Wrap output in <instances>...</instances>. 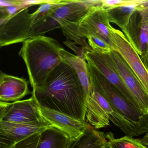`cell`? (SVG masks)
I'll list each match as a JSON object with an SVG mask.
<instances>
[{
  "label": "cell",
  "mask_w": 148,
  "mask_h": 148,
  "mask_svg": "<svg viewBox=\"0 0 148 148\" xmlns=\"http://www.w3.org/2000/svg\"><path fill=\"white\" fill-rule=\"evenodd\" d=\"M102 6L105 8H112L123 6L140 5L146 0H101Z\"/></svg>",
  "instance_id": "cell-22"
},
{
  "label": "cell",
  "mask_w": 148,
  "mask_h": 148,
  "mask_svg": "<svg viewBox=\"0 0 148 148\" xmlns=\"http://www.w3.org/2000/svg\"><path fill=\"white\" fill-rule=\"evenodd\" d=\"M139 5L123 6L106 8L110 23L116 25L121 30L128 24L130 19Z\"/></svg>",
  "instance_id": "cell-19"
},
{
  "label": "cell",
  "mask_w": 148,
  "mask_h": 148,
  "mask_svg": "<svg viewBox=\"0 0 148 148\" xmlns=\"http://www.w3.org/2000/svg\"><path fill=\"white\" fill-rule=\"evenodd\" d=\"M40 114L50 125L62 132L70 139L81 136L88 126L87 122L79 121L55 111L40 106Z\"/></svg>",
  "instance_id": "cell-12"
},
{
  "label": "cell",
  "mask_w": 148,
  "mask_h": 148,
  "mask_svg": "<svg viewBox=\"0 0 148 148\" xmlns=\"http://www.w3.org/2000/svg\"><path fill=\"white\" fill-rule=\"evenodd\" d=\"M89 97L92 99L99 105L105 115L126 136L132 137L143 134L136 127L120 115L100 93L91 90Z\"/></svg>",
  "instance_id": "cell-15"
},
{
  "label": "cell",
  "mask_w": 148,
  "mask_h": 148,
  "mask_svg": "<svg viewBox=\"0 0 148 148\" xmlns=\"http://www.w3.org/2000/svg\"><path fill=\"white\" fill-rule=\"evenodd\" d=\"M49 1H41V0H28V1H22L23 5L25 6L32 7L33 6L45 4L47 3Z\"/></svg>",
  "instance_id": "cell-25"
},
{
  "label": "cell",
  "mask_w": 148,
  "mask_h": 148,
  "mask_svg": "<svg viewBox=\"0 0 148 148\" xmlns=\"http://www.w3.org/2000/svg\"><path fill=\"white\" fill-rule=\"evenodd\" d=\"M110 35L112 50L121 55L148 94V71L140 56L123 32L111 26L110 28Z\"/></svg>",
  "instance_id": "cell-9"
},
{
  "label": "cell",
  "mask_w": 148,
  "mask_h": 148,
  "mask_svg": "<svg viewBox=\"0 0 148 148\" xmlns=\"http://www.w3.org/2000/svg\"><path fill=\"white\" fill-rule=\"evenodd\" d=\"M140 57L145 66L148 71V47L143 55Z\"/></svg>",
  "instance_id": "cell-26"
},
{
  "label": "cell",
  "mask_w": 148,
  "mask_h": 148,
  "mask_svg": "<svg viewBox=\"0 0 148 148\" xmlns=\"http://www.w3.org/2000/svg\"><path fill=\"white\" fill-rule=\"evenodd\" d=\"M101 3V0L71 1L54 10L48 18L47 25L51 31L61 27L67 40L75 42L78 37L77 26L79 21L92 6Z\"/></svg>",
  "instance_id": "cell-5"
},
{
  "label": "cell",
  "mask_w": 148,
  "mask_h": 148,
  "mask_svg": "<svg viewBox=\"0 0 148 148\" xmlns=\"http://www.w3.org/2000/svg\"><path fill=\"white\" fill-rule=\"evenodd\" d=\"M105 136L110 148H148L137 139L128 136L116 138L113 133L110 132L105 133Z\"/></svg>",
  "instance_id": "cell-20"
},
{
  "label": "cell",
  "mask_w": 148,
  "mask_h": 148,
  "mask_svg": "<svg viewBox=\"0 0 148 148\" xmlns=\"http://www.w3.org/2000/svg\"><path fill=\"white\" fill-rule=\"evenodd\" d=\"M122 31L138 55L142 56L148 47V27L141 14L134 12Z\"/></svg>",
  "instance_id": "cell-13"
},
{
  "label": "cell",
  "mask_w": 148,
  "mask_h": 148,
  "mask_svg": "<svg viewBox=\"0 0 148 148\" xmlns=\"http://www.w3.org/2000/svg\"><path fill=\"white\" fill-rule=\"evenodd\" d=\"M40 133H37L20 141L13 148H37Z\"/></svg>",
  "instance_id": "cell-23"
},
{
  "label": "cell",
  "mask_w": 148,
  "mask_h": 148,
  "mask_svg": "<svg viewBox=\"0 0 148 148\" xmlns=\"http://www.w3.org/2000/svg\"><path fill=\"white\" fill-rule=\"evenodd\" d=\"M67 148H110L105 133L98 131L88 124L84 133L71 139Z\"/></svg>",
  "instance_id": "cell-16"
},
{
  "label": "cell",
  "mask_w": 148,
  "mask_h": 148,
  "mask_svg": "<svg viewBox=\"0 0 148 148\" xmlns=\"http://www.w3.org/2000/svg\"><path fill=\"white\" fill-rule=\"evenodd\" d=\"M71 140L62 132L49 126L40 133L37 148H67Z\"/></svg>",
  "instance_id": "cell-18"
},
{
  "label": "cell",
  "mask_w": 148,
  "mask_h": 148,
  "mask_svg": "<svg viewBox=\"0 0 148 148\" xmlns=\"http://www.w3.org/2000/svg\"><path fill=\"white\" fill-rule=\"evenodd\" d=\"M51 126L0 122V148H13L17 143Z\"/></svg>",
  "instance_id": "cell-11"
},
{
  "label": "cell",
  "mask_w": 148,
  "mask_h": 148,
  "mask_svg": "<svg viewBox=\"0 0 148 148\" xmlns=\"http://www.w3.org/2000/svg\"><path fill=\"white\" fill-rule=\"evenodd\" d=\"M86 40L89 46L96 52L110 54L113 50L107 42L99 37L90 36L86 38Z\"/></svg>",
  "instance_id": "cell-21"
},
{
  "label": "cell",
  "mask_w": 148,
  "mask_h": 148,
  "mask_svg": "<svg viewBox=\"0 0 148 148\" xmlns=\"http://www.w3.org/2000/svg\"><path fill=\"white\" fill-rule=\"evenodd\" d=\"M86 63L90 90L100 93L120 115L143 134L148 132V114H143L100 72L90 63Z\"/></svg>",
  "instance_id": "cell-4"
},
{
  "label": "cell",
  "mask_w": 148,
  "mask_h": 148,
  "mask_svg": "<svg viewBox=\"0 0 148 148\" xmlns=\"http://www.w3.org/2000/svg\"><path fill=\"white\" fill-rule=\"evenodd\" d=\"M84 52L86 62L100 72L128 100L140 110L135 97L122 79L110 54L96 52L90 47H84Z\"/></svg>",
  "instance_id": "cell-7"
},
{
  "label": "cell",
  "mask_w": 148,
  "mask_h": 148,
  "mask_svg": "<svg viewBox=\"0 0 148 148\" xmlns=\"http://www.w3.org/2000/svg\"><path fill=\"white\" fill-rule=\"evenodd\" d=\"M137 11L141 14L148 27V0L138 6Z\"/></svg>",
  "instance_id": "cell-24"
},
{
  "label": "cell",
  "mask_w": 148,
  "mask_h": 148,
  "mask_svg": "<svg viewBox=\"0 0 148 148\" xmlns=\"http://www.w3.org/2000/svg\"><path fill=\"white\" fill-rule=\"evenodd\" d=\"M32 96L40 107L85 121L86 94L76 71L64 60L33 90Z\"/></svg>",
  "instance_id": "cell-1"
},
{
  "label": "cell",
  "mask_w": 148,
  "mask_h": 148,
  "mask_svg": "<svg viewBox=\"0 0 148 148\" xmlns=\"http://www.w3.org/2000/svg\"><path fill=\"white\" fill-rule=\"evenodd\" d=\"M111 26L106 9L102 6L101 1L100 4L90 7L79 21L77 31L80 39L86 45L89 46L86 38L88 36H96L103 39L111 46L110 35V28Z\"/></svg>",
  "instance_id": "cell-8"
},
{
  "label": "cell",
  "mask_w": 148,
  "mask_h": 148,
  "mask_svg": "<svg viewBox=\"0 0 148 148\" xmlns=\"http://www.w3.org/2000/svg\"><path fill=\"white\" fill-rule=\"evenodd\" d=\"M60 54L63 60L71 66L76 71L84 90L87 100L90 96V86L85 59L74 55L63 48L60 49Z\"/></svg>",
  "instance_id": "cell-17"
},
{
  "label": "cell",
  "mask_w": 148,
  "mask_h": 148,
  "mask_svg": "<svg viewBox=\"0 0 148 148\" xmlns=\"http://www.w3.org/2000/svg\"><path fill=\"white\" fill-rule=\"evenodd\" d=\"M50 126L42 117L35 98L9 103L0 101V122Z\"/></svg>",
  "instance_id": "cell-6"
},
{
  "label": "cell",
  "mask_w": 148,
  "mask_h": 148,
  "mask_svg": "<svg viewBox=\"0 0 148 148\" xmlns=\"http://www.w3.org/2000/svg\"><path fill=\"white\" fill-rule=\"evenodd\" d=\"M62 48L56 40L43 35L23 42L19 52L26 66L33 90L45 81L53 70L63 61L60 52Z\"/></svg>",
  "instance_id": "cell-2"
},
{
  "label": "cell",
  "mask_w": 148,
  "mask_h": 148,
  "mask_svg": "<svg viewBox=\"0 0 148 148\" xmlns=\"http://www.w3.org/2000/svg\"><path fill=\"white\" fill-rule=\"evenodd\" d=\"M66 0L49 1L32 13L26 8L9 18L1 22L0 45L6 46L23 42L41 35V29L50 15Z\"/></svg>",
  "instance_id": "cell-3"
},
{
  "label": "cell",
  "mask_w": 148,
  "mask_h": 148,
  "mask_svg": "<svg viewBox=\"0 0 148 148\" xmlns=\"http://www.w3.org/2000/svg\"><path fill=\"white\" fill-rule=\"evenodd\" d=\"M137 140L145 146L148 147V132L142 138H137Z\"/></svg>",
  "instance_id": "cell-27"
},
{
  "label": "cell",
  "mask_w": 148,
  "mask_h": 148,
  "mask_svg": "<svg viewBox=\"0 0 148 148\" xmlns=\"http://www.w3.org/2000/svg\"><path fill=\"white\" fill-rule=\"evenodd\" d=\"M32 94L28 88V83L23 78L0 73V101H18L28 94Z\"/></svg>",
  "instance_id": "cell-14"
},
{
  "label": "cell",
  "mask_w": 148,
  "mask_h": 148,
  "mask_svg": "<svg viewBox=\"0 0 148 148\" xmlns=\"http://www.w3.org/2000/svg\"><path fill=\"white\" fill-rule=\"evenodd\" d=\"M110 54L122 79L135 97L141 111L143 114H148V93L121 55L113 50Z\"/></svg>",
  "instance_id": "cell-10"
}]
</instances>
